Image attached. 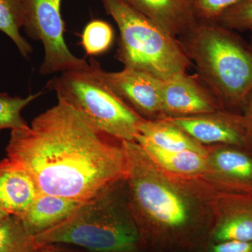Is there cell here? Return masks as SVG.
Segmentation results:
<instances>
[{
  "mask_svg": "<svg viewBox=\"0 0 252 252\" xmlns=\"http://www.w3.org/2000/svg\"><path fill=\"white\" fill-rule=\"evenodd\" d=\"M198 75L223 108L242 111L252 91V50L216 22L198 23L179 38Z\"/></svg>",
  "mask_w": 252,
  "mask_h": 252,
  "instance_id": "obj_3",
  "label": "cell"
},
{
  "mask_svg": "<svg viewBox=\"0 0 252 252\" xmlns=\"http://www.w3.org/2000/svg\"><path fill=\"white\" fill-rule=\"evenodd\" d=\"M207 147L208 172L202 180L218 191L252 195V154L228 144Z\"/></svg>",
  "mask_w": 252,
  "mask_h": 252,
  "instance_id": "obj_9",
  "label": "cell"
},
{
  "mask_svg": "<svg viewBox=\"0 0 252 252\" xmlns=\"http://www.w3.org/2000/svg\"><path fill=\"white\" fill-rule=\"evenodd\" d=\"M39 194L23 167L8 158L0 160V210L21 218Z\"/></svg>",
  "mask_w": 252,
  "mask_h": 252,
  "instance_id": "obj_14",
  "label": "cell"
},
{
  "mask_svg": "<svg viewBox=\"0 0 252 252\" xmlns=\"http://www.w3.org/2000/svg\"><path fill=\"white\" fill-rule=\"evenodd\" d=\"M250 43H249V46L251 48L252 50V29L250 31Z\"/></svg>",
  "mask_w": 252,
  "mask_h": 252,
  "instance_id": "obj_27",
  "label": "cell"
},
{
  "mask_svg": "<svg viewBox=\"0 0 252 252\" xmlns=\"http://www.w3.org/2000/svg\"><path fill=\"white\" fill-rule=\"evenodd\" d=\"M166 119L206 147L228 144L245 148V130L241 113L222 109L193 117Z\"/></svg>",
  "mask_w": 252,
  "mask_h": 252,
  "instance_id": "obj_11",
  "label": "cell"
},
{
  "mask_svg": "<svg viewBox=\"0 0 252 252\" xmlns=\"http://www.w3.org/2000/svg\"><path fill=\"white\" fill-rule=\"evenodd\" d=\"M99 73L106 84L141 117L148 120L162 119V80L132 68L119 72Z\"/></svg>",
  "mask_w": 252,
  "mask_h": 252,
  "instance_id": "obj_8",
  "label": "cell"
},
{
  "mask_svg": "<svg viewBox=\"0 0 252 252\" xmlns=\"http://www.w3.org/2000/svg\"><path fill=\"white\" fill-rule=\"evenodd\" d=\"M127 159V203L141 236L180 241L213 220L218 190L199 179L164 171L135 141H123Z\"/></svg>",
  "mask_w": 252,
  "mask_h": 252,
  "instance_id": "obj_2",
  "label": "cell"
},
{
  "mask_svg": "<svg viewBox=\"0 0 252 252\" xmlns=\"http://www.w3.org/2000/svg\"><path fill=\"white\" fill-rule=\"evenodd\" d=\"M35 245L20 217L9 215L0 220V252H46Z\"/></svg>",
  "mask_w": 252,
  "mask_h": 252,
  "instance_id": "obj_19",
  "label": "cell"
},
{
  "mask_svg": "<svg viewBox=\"0 0 252 252\" xmlns=\"http://www.w3.org/2000/svg\"><path fill=\"white\" fill-rule=\"evenodd\" d=\"M85 69L61 73L46 84L58 99L84 114L99 130L117 140L135 141L143 118L134 112L102 79L94 59Z\"/></svg>",
  "mask_w": 252,
  "mask_h": 252,
  "instance_id": "obj_6",
  "label": "cell"
},
{
  "mask_svg": "<svg viewBox=\"0 0 252 252\" xmlns=\"http://www.w3.org/2000/svg\"><path fill=\"white\" fill-rule=\"evenodd\" d=\"M82 202L39 193L24 215L23 224L33 237L65 220Z\"/></svg>",
  "mask_w": 252,
  "mask_h": 252,
  "instance_id": "obj_16",
  "label": "cell"
},
{
  "mask_svg": "<svg viewBox=\"0 0 252 252\" xmlns=\"http://www.w3.org/2000/svg\"><path fill=\"white\" fill-rule=\"evenodd\" d=\"M7 216H9V215H7L6 212H3L2 210H0V220Z\"/></svg>",
  "mask_w": 252,
  "mask_h": 252,
  "instance_id": "obj_26",
  "label": "cell"
},
{
  "mask_svg": "<svg viewBox=\"0 0 252 252\" xmlns=\"http://www.w3.org/2000/svg\"><path fill=\"white\" fill-rule=\"evenodd\" d=\"M46 252H51L50 251H47V250H46Z\"/></svg>",
  "mask_w": 252,
  "mask_h": 252,
  "instance_id": "obj_28",
  "label": "cell"
},
{
  "mask_svg": "<svg viewBox=\"0 0 252 252\" xmlns=\"http://www.w3.org/2000/svg\"><path fill=\"white\" fill-rule=\"evenodd\" d=\"M241 114L245 130V149L252 154V91L245 100Z\"/></svg>",
  "mask_w": 252,
  "mask_h": 252,
  "instance_id": "obj_24",
  "label": "cell"
},
{
  "mask_svg": "<svg viewBox=\"0 0 252 252\" xmlns=\"http://www.w3.org/2000/svg\"><path fill=\"white\" fill-rule=\"evenodd\" d=\"M114 39V30L109 23L102 20H93L84 28L81 44L87 56H97L110 49Z\"/></svg>",
  "mask_w": 252,
  "mask_h": 252,
  "instance_id": "obj_21",
  "label": "cell"
},
{
  "mask_svg": "<svg viewBox=\"0 0 252 252\" xmlns=\"http://www.w3.org/2000/svg\"><path fill=\"white\" fill-rule=\"evenodd\" d=\"M61 2L62 0H24L23 30L31 39L40 41L44 47L41 75L81 70L90 66L85 59L74 56L64 41Z\"/></svg>",
  "mask_w": 252,
  "mask_h": 252,
  "instance_id": "obj_7",
  "label": "cell"
},
{
  "mask_svg": "<svg viewBox=\"0 0 252 252\" xmlns=\"http://www.w3.org/2000/svg\"><path fill=\"white\" fill-rule=\"evenodd\" d=\"M6 152L30 174L39 193L77 201L94 198L127 175L123 141L59 99L31 125L11 130Z\"/></svg>",
  "mask_w": 252,
  "mask_h": 252,
  "instance_id": "obj_1",
  "label": "cell"
},
{
  "mask_svg": "<svg viewBox=\"0 0 252 252\" xmlns=\"http://www.w3.org/2000/svg\"><path fill=\"white\" fill-rule=\"evenodd\" d=\"M24 16V0H0V31L11 39L22 57L28 59L33 49L21 33Z\"/></svg>",
  "mask_w": 252,
  "mask_h": 252,
  "instance_id": "obj_18",
  "label": "cell"
},
{
  "mask_svg": "<svg viewBox=\"0 0 252 252\" xmlns=\"http://www.w3.org/2000/svg\"><path fill=\"white\" fill-rule=\"evenodd\" d=\"M123 181L82 202L65 220L33 237L36 246L69 244L93 252L135 251L141 235L127 198L121 193Z\"/></svg>",
  "mask_w": 252,
  "mask_h": 252,
  "instance_id": "obj_4",
  "label": "cell"
},
{
  "mask_svg": "<svg viewBox=\"0 0 252 252\" xmlns=\"http://www.w3.org/2000/svg\"><path fill=\"white\" fill-rule=\"evenodd\" d=\"M222 109L198 74L185 72L162 80V119L193 117Z\"/></svg>",
  "mask_w": 252,
  "mask_h": 252,
  "instance_id": "obj_10",
  "label": "cell"
},
{
  "mask_svg": "<svg viewBox=\"0 0 252 252\" xmlns=\"http://www.w3.org/2000/svg\"><path fill=\"white\" fill-rule=\"evenodd\" d=\"M117 23L116 58L124 65L165 80L187 72L191 61L177 38L170 35L124 0H100Z\"/></svg>",
  "mask_w": 252,
  "mask_h": 252,
  "instance_id": "obj_5",
  "label": "cell"
},
{
  "mask_svg": "<svg viewBox=\"0 0 252 252\" xmlns=\"http://www.w3.org/2000/svg\"><path fill=\"white\" fill-rule=\"evenodd\" d=\"M42 94L39 92L26 97L12 96L0 91V133L4 130H14L28 126L22 112L33 101Z\"/></svg>",
  "mask_w": 252,
  "mask_h": 252,
  "instance_id": "obj_20",
  "label": "cell"
},
{
  "mask_svg": "<svg viewBox=\"0 0 252 252\" xmlns=\"http://www.w3.org/2000/svg\"><path fill=\"white\" fill-rule=\"evenodd\" d=\"M212 222L215 243L252 241V195L217 192Z\"/></svg>",
  "mask_w": 252,
  "mask_h": 252,
  "instance_id": "obj_12",
  "label": "cell"
},
{
  "mask_svg": "<svg viewBox=\"0 0 252 252\" xmlns=\"http://www.w3.org/2000/svg\"><path fill=\"white\" fill-rule=\"evenodd\" d=\"M135 142L164 171L184 179L203 180L208 172L207 154L194 151H167L158 148L137 135Z\"/></svg>",
  "mask_w": 252,
  "mask_h": 252,
  "instance_id": "obj_15",
  "label": "cell"
},
{
  "mask_svg": "<svg viewBox=\"0 0 252 252\" xmlns=\"http://www.w3.org/2000/svg\"><path fill=\"white\" fill-rule=\"evenodd\" d=\"M216 23L233 31L252 29V0H245L227 10Z\"/></svg>",
  "mask_w": 252,
  "mask_h": 252,
  "instance_id": "obj_22",
  "label": "cell"
},
{
  "mask_svg": "<svg viewBox=\"0 0 252 252\" xmlns=\"http://www.w3.org/2000/svg\"><path fill=\"white\" fill-rule=\"evenodd\" d=\"M245 0H193L194 12L198 21L216 22L219 18Z\"/></svg>",
  "mask_w": 252,
  "mask_h": 252,
  "instance_id": "obj_23",
  "label": "cell"
},
{
  "mask_svg": "<svg viewBox=\"0 0 252 252\" xmlns=\"http://www.w3.org/2000/svg\"><path fill=\"white\" fill-rule=\"evenodd\" d=\"M209 252H252V241H225L215 243Z\"/></svg>",
  "mask_w": 252,
  "mask_h": 252,
  "instance_id": "obj_25",
  "label": "cell"
},
{
  "mask_svg": "<svg viewBox=\"0 0 252 252\" xmlns=\"http://www.w3.org/2000/svg\"><path fill=\"white\" fill-rule=\"evenodd\" d=\"M158 148L167 151H194L207 154V147L194 140L166 119H143L139 127V134Z\"/></svg>",
  "mask_w": 252,
  "mask_h": 252,
  "instance_id": "obj_17",
  "label": "cell"
},
{
  "mask_svg": "<svg viewBox=\"0 0 252 252\" xmlns=\"http://www.w3.org/2000/svg\"><path fill=\"white\" fill-rule=\"evenodd\" d=\"M174 37L185 35L198 23L193 0H124Z\"/></svg>",
  "mask_w": 252,
  "mask_h": 252,
  "instance_id": "obj_13",
  "label": "cell"
}]
</instances>
